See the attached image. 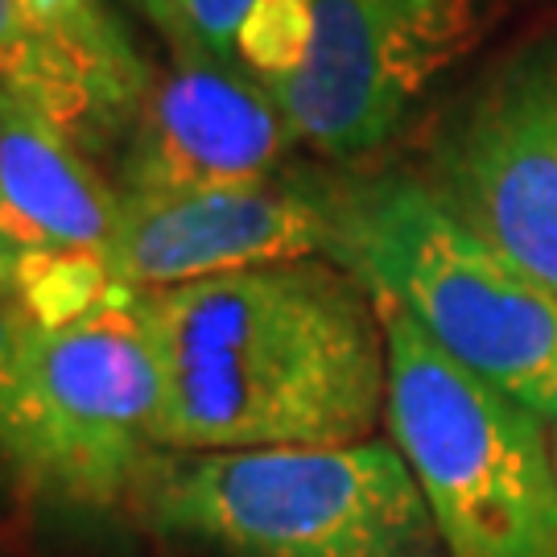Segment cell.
<instances>
[{
  "label": "cell",
  "instance_id": "cell-15",
  "mask_svg": "<svg viewBox=\"0 0 557 557\" xmlns=\"http://www.w3.org/2000/svg\"><path fill=\"white\" fill-rule=\"evenodd\" d=\"M0 285H4L9 294H17V273H13V257H9L4 244H0Z\"/></svg>",
  "mask_w": 557,
  "mask_h": 557
},
{
  "label": "cell",
  "instance_id": "cell-14",
  "mask_svg": "<svg viewBox=\"0 0 557 557\" xmlns=\"http://www.w3.org/2000/svg\"><path fill=\"white\" fill-rule=\"evenodd\" d=\"M38 322L29 319V310L21 306L17 294H9L0 285V397L9 393L13 384V372H17L21 356H25V343L34 335Z\"/></svg>",
  "mask_w": 557,
  "mask_h": 557
},
{
  "label": "cell",
  "instance_id": "cell-6",
  "mask_svg": "<svg viewBox=\"0 0 557 557\" xmlns=\"http://www.w3.org/2000/svg\"><path fill=\"white\" fill-rule=\"evenodd\" d=\"M298 62L269 83L298 145L335 161L380 149L471 54L499 0H294Z\"/></svg>",
  "mask_w": 557,
  "mask_h": 557
},
{
  "label": "cell",
  "instance_id": "cell-11",
  "mask_svg": "<svg viewBox=\"0 0 557 557\" xmlns=\"http://www.w3.org/2000/svg\"><path fill=\"white\" fill-rule=\"evenodd\" d=\"M0 91L29 103L87 158L124 140L87 79L41 38L25 0H0Z\"/></svg>",
  "mask_w": 557,
  "mask_h": 557
},
{
  "label": "cell",
  "instance_id": "cell-5",
  "mask_svg": "<svg viewBox=\"0 0 557 557\" xmlns=\"http://www.w3.org/2000/svg\"><path fill=\"white\" fill-rule=\"evenodd\" d=\"M161 372L137 294L34 326L0 397V479L71 512L128 508L158 455Z\"/></svg>",
  "mask_w": 557,
  "mask_h": 557
},
{
  "label": "cell",
  "instance_id": "cell-3",
  "mask_svg": "<svg viewBox=\"0 0 557 557\" xmlns=\"http://www.w3.org/2000/svg\"><path fill=\"white\" fill-rule=\"evenodd\" d=\"M128 508L161 537L223 557H446L388 438L277 450H158Z\"/></svg>",
  "mask_w": 557,
  "mask_h": 557
},
{
  "label": "cell",
  "instance_id": "cell-7",
  "mask_svg": "<svg viewBox=\"0 0 557 557\" xmlns=\"http://www.w3.org/2000/svg\"><path fill=\"white\" fill-rule=\"evenodd\" d=\"M425 182L557 294V34L512 50L458 100Z\"/></svg>",
  "mask_w": 557,
  "mask_h": 557
},
{
  "label": "cell",
  "instance_id": "cell-16",
  "mask_svg": "<svg viewBox=\"0 0 557 557\" xmlns=\"http://www.w3.org/2000/svg\"><path fill=\"white\" fill-rule=\"evenodd\" d=\"M554 462H557V421H554Z\"/></svg>",
  "mask_w": 557,
  "mask_h": 557
},
{
  "label": "cell",
  "instance_id": "cell-8",
  "mask_svg": "<svg viewBox=\"0 0 557 557\" xmlns=\"http://www.w3.org/2000/svg\"><path fill=\"white\" fill-rule=\"evenodd\" d=\"M116 227V186L50 120L0 91V239L29 319L50 326L128 298L112 277Z\"/></svg>",
  "mask_w": 557,
  "mask_h": 557
},
{
  "label": "cell",
  "instance_id": "cell-13",
  "mask_svg": "<svg viewBox=\"0 0 557 557\" xmlns=\"http://www.w3.org/2000/svg\"><path fill=\"white\" fill-rule=\"evenodd\" d=\"M165 41L199 46L223 62H239V34L264 0H137Z\"/></svg>",
  "mask_w": 557,
  "mask_h": 557
},
{
  "label": "cell",
  "instance_id": "cell-2",
  "mask_svg": "<svg viewBox=\"0 0 557 557\" xmlns=\"http://www.w3.org/2000/svg\"><path fill=\"white\" fill-rule=\"evenodd\" d=\"M326 260L471 376L557 421V294L458 220L425 178H331Z\"/></svg>",
  "mask_w": 557,
  "mask_h": 557
},
{
  "label": "cell",
  "instance_id": "cell-12",
  "mask_svg": "<svg viewBox=\"0 0 557 557\" xmlns=\"http://www.w3.org/2000/svg\"><path fill=\"white\" fill-rule=\"evenodd\" d=\"M25 9L41 29V38L100 96L120 133H128L153 66L140 59L112 0H25Z\"/></svg>",
  "mask_w": 557,
  "mask_h": 557
},
{
  "label": "cell",
  "instance_id": "cell-1",
  "mask_svg": "<svg viewBox=\"0 0 557 557\" xmlns=\"http://www.w3.org/2000/svg\"><path fill=\"white\" fill-rule=\"evenodd\" d=\"M161 372L158 450H277L376 438L388 331L343 264L298 257L137 294Z\"/></svg>",
  "mask_w": 557,
  "mask_h": 557
},
{
  "label": "cell",
  "instance_id": "cell-9",
  "mask_svg": "<svg viewBox=\"0 0 557 557\" xmlns=\"http://www.w3.org/2000/svg\"><path fill=\"white\" fill-rule=\"evenodd\" d=\"M170 62L149 75L120 140V199H178L260 186L285 174L298 145L273 96L239 62L165 41Z\"/></svg>",
  "mask_w": 557,
  "mask_h": 557
},
{
  "label": "cell",
  "instance_id": "cell-10",
  "mask_svg": "<svg viewBox=\"0 0 557 557\" xmlns=\"http://www.w3.org/2000/svg\"><path fill=\"white\" fill-rule=\"evenodd\" d=\"M326 244L331 178L314 174L178 199H120L112 277L128 294H149L273 260L326 257Z\"/></svg>",
  "mask_w": 557,
  "mask_h": 557
},
{
  "label": "cell",
  "instance_id": "cell-4",
  "mask_svg": "<svg viewBox=\"0 0 557 557\" xmlns=\"http://www.w3.org/2000/svg\"><path fill=\"white\" fill-rule=\"evenodd\" d=\"M380 306V301H376ZM388 331V442L409 462L446 557H557L549 421L438 351L413 319Z\"/></svg>",
  "mask_w": 557,
  "mask_h": 557
},
{
  "label": "cell",
  "instance_id": "cell-17",
  "mask_svg": "<svg viewBox=\"0 0 557 557\" xmlns=\"http://www.w3.org/2000/svg\"><path fill=\"white\" fill-rule=\"evenodd\" d=\"M0 244H4V239H0Z\"/></svg>",
  "mask_w": 557,
  "mask_h": 557
}]
</instances>
